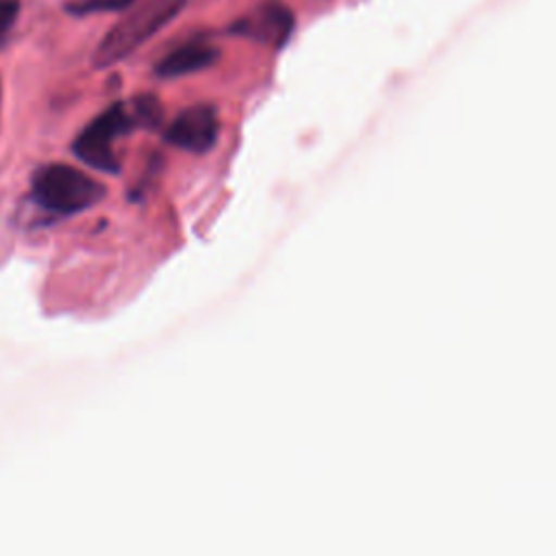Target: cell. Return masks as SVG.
Listing matches in <instances>:
<instances>
[{"label":"cell","mask_w":556,"mask_h":556,"mask_svg":"<svg viewBox=\"0 0 556 556\" xmlns=\"http://www.w3.org/2000/svg\"><path fill=\"white\" fill-rule=\"evenodd\" d=\"M219 137V115L213 104L200 102L193 106H187L178 113V117L167 126L165 141L193 152V154H206L215 148Z\"/></svg>","instance_id":"5b68a950"},{"label":"cell","mask_w":556,"mask_h":556,"mask_svg":"<svg viewBox=\"0 0 556 556\" xmlns=\"http://www.w3.org/2000/svg\"><path fill=\"white\" fill-rule=\"evenodd\" d=\"M219 59V48L202 41V39H191L180 43L178 48L169 50L156 65L154 74L159 78H180L187 74L202 72L211 65H215Z\"/></svg>","instance_id":"8992f818"},{"label":"cell","mask_w":556,"mask_h":556,"mask_svg":"<svg viewBox=\"0 0 556 556\" xmlns=\"http://www.w3.org/2000/svg\"><path fill=\"white\" fill-rule=\"evenodd\" d=\"M161 119L163 109L159 100L150 93L135 96L126 102H113L76 135L72 152L78 161L98 172L117 174L122 165L113 150L115 139L137 128H156Z\"/></svg>","instance_id":"6da1fadb"},{"label":"cell","mask_w":556,"mask_h":556,"mask_svg":"<svg viewBox=\"0 0 556 556\" xmlns=\"http://www.w3.org/2000/svg\"><path fill=\"white\" fill-rule=\"evenodd\" d=\"M20 9H22L20 0H0V48L7 41L9 33L13 30L20 17Z\"/></svg>","instance_id":"ba28073f"},{"label":"cell","mask_w":556,"mask_h":556,"mask_svg":"<svg viewBox=\"0 0 556 556\" xmlns=\"http://www.w3.org/2000/svg\"><path fill=\"white\" fill-rule=\"evenodd\" d=\"M189 0H137L126 15L100 39L93 50V67H111L130 56L152 35L167 26Z\"/></svg>","instance_id":"7a4b0ae2"},{"label":"cell","mask_w":556,"mask_h":556,"mask_svg":"<svg viewBox=\"0 0 556 556\" xmlns=\"http://www.w3.org/2000/svg\"><path fill=\"white\" fill-rule=\"evenodd\" d=\"M295 30V13L282 0H261L226 26L228 35L243 37L274 50L282 48Z\"/></svg>","instance_id":"277c9868"},{"label":"cell","mask_w":556,"mask_h":556,"mask_svg":"<svg viewBox=\"0 0 556 556\" xmlns=\"http://www.w3.org/2000/svg\"><path fill=\"white\" fill-rule=\"evenodd\" d=\"M106 187L67 163H48L30 178V200L43 213L67 217L98 204Z\"/></svg>","instance_id":"3957f363"},{"label":"cell","mask_w":556,"mask_h":556,"mask_svg":"<svg viewBox=\"0 0 556 556\" xmlns=\"http://www.w3.org/2000/svg\"><path fill=\"white\" fill-rule=\"evenodd\" d=\"M137 0H70L65 2V13L85 17V15H98V13H113V11H126Z\"/></svg>","instance_id":"52a82bcc"}]
</instances>
